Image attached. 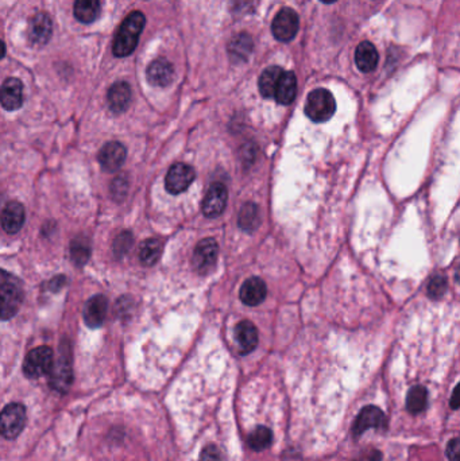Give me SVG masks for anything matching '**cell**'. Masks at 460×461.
Here are the masks:
<instances>
[{
    "label": "cell",
    "instance_id": "cell-9",
    "mask_svg": "<svg viewBox=\"0 0 460 461\" xmlns=\"http://www.w3.org/2000/svg\"><path fill=\"white\" fill-rule=\"evenodd\" d=\"M218 254H219V246L216 240L212 238L204 239L194 248L193 265L199 272L206 274L213 267L218 259Z\"/></svg>",
    "mask_w": 460,
    "mask_h": 461
},
{
    "label": "cell",
    "instance_id": "cell-26",
    "mask_svg": "<svg viewBox=\"0 0 460 461\" xmlns=\"http://www.w3.org/2000/svg\"><path fill=\"white\" fill-rule=\"evenodd\" d=\"M261 224V212L254 203H246L239 213V227L246 232H253Z\"/></svg>",
    "mask_w": 460,
    "mask_h": 461
},
{
    "label": "cell",
    "instance_id": "cell-37",
    "mask_svg": "<svg viewBox=\"0 0 460 461\" xmlns=\"http://www.w3.org/2000/svg\"><path fill=\"white\" fill-rule=\"evenodd\" d=\"M456 391H458V389H455V390H454V393H452V399H451V406H452V409H454V410H456V409L459 408V403H458V398H456Z\"/></svg>",
    "mask_w": 460,
    "mask_h": 461
},
{
    "label": "cell",
    "instance_id": "cell-21",
    "mask_svg": "<svg viewBox=\"0 0 460 461\" xmlns=\"http://www.w3.org/2000/svg\"><path fill=\"white\" fill-rule=\"evenodd\" d=\"M235 339L242 353H250L258 346V331L254 324L249 320L240 321L235 327Z\"/></svg>",
    "mask_w": 460,
    "mask_h": 461
},
{
    "label": "cell",
    "instance_id": "cell-34",
    "mask_svg": "<svg viewBox=\"0 0 460 461\" xmlns=\"http://www.w3.org/2000/svg\"><path fill=\"white\" fill-rule=\"evenodd\" d=\"M447 457L449 461H460L459 438H454L447 446Z\"/></svg>",
    "mask_w": 460,
    "mask_h": 461
},
{
    "label": "cell",
    "instance_id": "cell-12",
    "mask_svg": "<svg viewBox=\"0 0 460 461\" xmlns=\"http://www.w3.org/2000/svg\"><path fill=\"white\" fill-rule=\"evenodd\" d=\"M228 193L220 182H215L209 187L203 201V212L206 217H219L227 206Z\"/></svg>",
    "mask_w": 460,
    "mask_h": 461
},
{
    "label": "cell",
    "instance_id": "cell-6",
    "mask_svg": "<svg viewBox=\"0 0 460 461\" xmlns=\"http://www.w3.org/2000/svg\"><path fill=\"white\" fill-rule=\"evenodd\" d=\"M26 422V409L20 403H10L0 413V434L4 438H15Z\"/></svg>",
    "mask_w": 460,
    "mask_h": 461
},
{
    "label": "cell",
    "instance_id": "cell-15",
    "mask_svg": "<svg viewBox=\"0 0 460 461\" xmlns=\"http://www.w3.org/2000/svg\"><path fill=\"white\" fill-rule=\"evenodd\" d=\"M107 310H108L107 298L103 294H96L85 303L84 308L85 324L92 329L101 327L107 317Z\"/></svg>",
    "mask_w": 460,
    "mask_h": 461
},
{
    "label": "cell",
    "instance_id": "cell-11",
    "mask_svg": "<svg viewBox=\"0 0 460 461\" xmlns=\"http://www.w3.org/2000/svg\"><path fill=\"white\" fill-rule=\"evenodd\" d=\"M53 34L51 18L46 13H38L32 16L29 22L27 37L29 41L35 46L46 45Z\"/></svg>",
    "mask_w": 460,
    "mask_h": 461
},
{
    "label": "cell",
    "instance_id": "cell-36",
    "mask_svg": "<svg viewBox=\"0 0 460 461\" xmlns=\"http://www.w3.org/2000/svg\"><path fill=\"white\" fill-rule=\"evenodd\" d=\"M200 461H219V450L215 446H206L201 452Z\"/></svg>",
    "mask_w": 460,
    "mask_h": 461
},
{
    "label": "cell",
    "instance_id": "cell-30",
    "mask_svg": "<svg viewBox=\"0 0 460 461\" xmlns=\"http://www.w3.org/2000/svg\"><path fill=\"white\" fill-rule=\"evenodd\" d=\"M271 441H273V433L266 427L255 428L249 436V446L258 452L269 448Z\"/></svg>",
    "mask_w": 460,
    "mask_h": 461
},
{
    "label": "cell",
    "instance_id": "cell-33",
    "mask_svg": "<svg viewBox=\"0 0 460 461\" xmlns=\"http://www.w3.org/2000/svg\"><path fill=\"white\" fill-rule=\"evenodd\" d=\"M447 290V281L445 277L436 275L428 285V294L430 298H440Z\"/></svg>",
    "mask_w": 460,
    "mask_h": 461
},
{
    "label": "cell",
    "instance_id": "cell-1",
    "mask_svg": "<svg viewBox=\"0 0 460 461\" xmlns=\"http://www.w3.org/2000/svg\"><path fill=\"white\" fill-rule=\"evenodd\" d=\"M146 25V18L141 11H134L122 22L118 29L112 51L116 57H128L138 46L139 37Z\"/></svg>",
    "mask_w": 460,
    "mask_h": 461
},
{
    "label": "cell",
    "instance_id": "cell-17",
    "mask_svg": "<svg viewBox=\"0 0 460 461\" xmlns=\"http://www.w3.org/2000/svg\"><path fill=\"white\" fill-rule=\"evenodd\" d=\"M25 219L26 213L23 206L18 201H10L3 208V212L0 215V224L7 234H16L22 229Z\"/></svg>",
    "mask_w": 460,
    "mask_h": 461
},
{
    "label": "cell",
    "instance_id": "cell-3",
    "mask_svg": "<svg viewBox=\"0 0 460 461\" xmlns=\"http://www.w3.org/2000/svg\"><path fill=\"white\" fill-rule=\"evenodd\" d=\"M336 111V101L328 89L318 88L312 91L305 101L306 116L316 123L330 120Z\"/></svg>",
    "mask_w": 460,
    "mask_h": 461
},
{
    "label": "cell",
    "instance_id": "cell-24",
    "mask_svg": "<svg viewBox=\"0 0 460 461\" xmlns=\"http://www.w3.org/2000/svg\"><path fill=\"white\" fill-rule=\"evenodd\" d=\"M100 0H76L73 13L79 22L89 25L94 23L100 15Z\"/></svg>",
    "mask_w": 460,
    "mask_h": 461
},
{
    "label": "cell",
    "instance_id": "cell-8",
    "mask_svg": "<svg viewBox=\"0 0 460 461\" xmlns=\"http://www.w3.org/2000/svg\"><path fill=\"white\" fill-rule=\"evenodd\" d=\"M194 170L187 163H175L173 165L165 178L166 191L172 194H180L187 191L194 181Z\"/></svg>",
    "mask_w": 460,
    "mask_h": 461
},
{
    "label": "cell",
    "instance_id": "cell-7",
    "mask_svg": "<svg viewBox=\"0 0 460 461\" xmlns=\"http://www.w3.org/2000/svg\"><path fill=\"white\" fill-rule=\"evenodd\" d=\"M300 27L299 15L292 8H282L273 20L271 32L277 41L289 42L292 41Z\"/></svg>",
    "mask_w": 460,
    "mask_h": 461
},
{
    "label": "cell",
    "instance_id": "cell-14",
    "mask_svg": "<svg viewBox=\"0 0 460 461\" xmlns=\"http://www.w3.org/2000/svg\"><path fill=\"white\" fill-rule=\"evenodd\" d=\"M386 427V417L381 409L375 406H366L365 409L359 413L352 427L354 436H361L366 430L370 428L382 429Z\"/></svg>",
    "mask_w": 460,
    "mask_h": 461
},
{
    "label": "cell",
    "instance_id": "cell-13",
    "mask_svg": "<svg viewBox=\"0 0 460 461\" xmlns=\"http://www.w3.org/2000/svg\"><path fill=\"white\" fill-rule=\"evenodd\" d=\"M0 104L7 111H16L23 104V84L19 79L10 77L0 87Z\"/></svg>",
    "mask_w": 460,
    "mask_h": 461
},
{
    "label": "cell",
    "instance_id": "cell-16",
    "mask_svg": "<svg viewBox=\"0 0 460 461\" xmlns=\"http://www.w3.org/2000/svg\"><path fill=\"white\" fill-rule=\"evenodd\" d=\"M146 77L147 81L154 87H159V88L168 87L175 79V68L165 58L154 60L147 66Z\"/></svg>",
    "mask_w": 460,
    "mask_h": 461
},
{
    "label": "cell",
    "instance_id": "cell-38",
    "mask_svg": "<svg viewBox=\"0 0 460 461\" xmlns=\"http://www.w3.org/2000/svg\"><path fill=\"white\" fill-rule=\"evenodd\" d=\"M4 54H6V45H4V42L0 39V60L4 57Z\"/></svg>",
    "mask_w": 460,
    "mask_h": 461
},
{
    "label": "cell",
    "instance_id": "cell-19",
    "mask_svg": "<svg viewBox=\"0 0 460 461\" xmlns=\"http://www.w3.org/2000/svg\"><path fill=\"white\" fill-rule=\"evenodd\" d=\"M131 96H132L131 88L128 82L125 81L115 82L107 94L110 110L113 113H122L126 111L131 103Z\"/></svg>",
    "mask_w": 460,
    "mask_h": 461
},
{
    "label": "cell",
    "instance_id": "cell-31",
    "mask_svg": "<svg viewBox=\"0 0 460 461\" xmlns=\"http://www.w3.org/2000/svg\"><path fill=\"white\" fill-rule=\"evenodd\" d=\"M132 241H134V238H132V234L130 231L120 232L113 240V247L112 248H113L115 256L118 259H120V258H123L125 255L128 254L131 246H132Z\"/></svg>",
    "mask_w": 460,
    "mask_h": 461
},
{
    "label": "cell",
    "instance_id": "cell-35",
    "mask_svg": "<svg viewBox=\"0 0 460 461\" xmlns=\"http://www.w3.org/2000/svg\"><path fill=\"white\" fill-rule=\"evenodd\" d=\"M382 453L378 449H370V450H365L361 455H358L355 459L351 461H381Z\"/></svg>",
    "mask_w": 460,
    "mask_h": 461
},
{
    "label": "cell",
    "instance_id": "cell-20",
    "mask_svg": "<svg viewBox=\"0 0 460 461\" xmlns=\"http://www.w3.org/2000/svg\"><path fill=\"white\" fill-rule=\"evenodd\" d=\"M253 49H254L253 38L246 32H240L231 39L228 45V56L232 63L240 64L247 61V58L253 53Z\"/></svg>",
    "mask_w": 460,
    "mask_h": 461
},
{
    "label": "cell",
    "instance_id": "cell-32",
    "mask_svg": "<svg viewBox=\"0 0 460 461\" xmlns=\"http://www.w3.org/2000/svg\"><path fill=\"white\" fill-rule=\"evenodd\" d=\"M128 191V181L126 175H118L111 184V194L113 200L122 201Z\"/></svg>",
    "mask_w": 460,
    "mask_h": 461
},
{
    "label": "cell",
    "instance_id": "cell-18",
    "mask_svg": "<svg viewBox=\"0 0 460 461\" xmlns=\"http://www.w3.org/2000/svg\"><path fill=\"white\" fill-rule=\"evenodd\" d=\"M268 294L266 284L258 278H249L240 287V300L247 306H256L263 303Z\"/></svg>",
    "mask_w": 460,
    "mask_h": 461
},
{
    "label": "cell",
    "instance_id": "cell-2",
    "mask_svg": "<svg viewBox=\"0 0 460 461\" xmlns=\"http://www.w3.org/2000/svg\"><path fill=\"white\" fill-rule=\"evenodd\" d=\"M23 303L22 282L8 271L0 269V320L14 317Z\"/></svg>",
    "mask_w": 460,
    "mask_h": 461
},
{
    "label": "cell",
    "instance_id": "cell-23",
    "mask_svg": "<svg viewBox=\"0 0 460 461\" xmlns=\"http://www.w3.org/2000/svg\"><path fill=\"white\" fill-rule=\"evenodd\" d=\"M297 95V77L293 72H284L277 84L274 97L280 104H290Z\"/></svg>",
    "mask_w": 460,
    "mask_h": 461
},
{
    "label": "cell",
    "instance_id": "cell-25",
    "mask_svg": "<svg viewBox=\"0 0 460 461\" xmlns=\"http://www.w3.org/2000/svg\"><path fill=\"white\" fill-rule=\"evenodd\" d=\"M284 70L280 66H269L268 69H265L259 77L258 85H259V92L261 95L266 99L274 97L275 94V88L277 84L281 79Z\"/></svg>",
    "mask_w": 460,
    "mask_h": 461
},
{
    "label": "cell",
    "instance_id": "cell-22",
    "mask_svg": "<svg viewBox=\"0 0 460 461\" xmlns=\"http://www.w3.org/2000/svg\"><path fill=\"white\" fill-rule=\"evenodd\" d=\"M378 61H380L378 51L371 42L363 41L358 45V48L355 50V64L361 72L370 73L375 70Z\"/></svg>",
    "mask_w": 460,
    "mask_h": 461
},
{
    "label": "cell",
    "instance_id": "cell-10",
    "mask_svg": "<svg viewBox=\"0 0 460 461\" xmlns=\"http://www.w3.org/2000/svg\"><path fill=\"white\" fill-rule=\"evenodd\" d=\"M128 157V150L120 142H108L104 144L99 153V162L104 172L119 170Z\"/></svg>",
    "mask_w": 460,
    "mask_h": 461
},
{
    "label": "cell",
    "instance_id": "cell-29",
    "mask_svg": "<svg viewBox=\"0 0 460 461\" xmlns=\"http://www.w3.org/2000/svg\"><path fill=\"white\" fill-rule=\"evenodd\" d=\"M70 256L76 266H84L91 258L89 240L85 238L73 239L70 244Z\"/></svg>",
    "mask_w": 460,
    "mask_h": 461
},
{
    "label": "cell",
    "instance_id": "cell-28",
    "mask_svg": "<svg viewBox=\"0 0 460 461\" xmlns=\"http://www.w3.org/2000/svg\"><path fill=\"white\" fill-rule=\"evenodd\" d=\"M427 400H428V393L425 387L414 386L408 393L406 409L413 414L421 413L427 406Z\"/></svg>",
    "mask_w": 460,
    "mask_h": 461
},
{
    "label": "cell",
    "instance_id": "cell-5",
    "mask_svg": "<svg viewBox=\"0 0 460 461\" xmlns=\"http://www.w3.org/2000/svg\"><path fill=\"white\" fill-rule=\"evenodd\" d=\"M54 363V355L51 348L46 346L37 347L29 352L23 363V372L30 379H38L50 374Z\"/></svg>",
    "mask_w": 460,
    "mask_h": 461
},
{
    "label": "cell",
    "instance_id": "cell-4",
    "mask_svg": "<svg viewBox=\"0 0 460 461\" xmlns=\"http://www.w3.org/2000/svg\"><path fill=\"white\" fill-rule=\"evenodd\" d=\"M72 383V356H70V346L69 341L64 340L60 348V355L53 363L50 371V386L60 391H68Z\"/></svg>",
    "mask_w": 460,
    "mask_h": 461
},
{
    "label": "cell",
    "instance_id": "cell-27",
    "mask_svg": "<svg viewBox=\"0 0 460 461\" xmlns=\"http://www.w3.org/2000/svg\"><path fill=\"white\" fill-rule=\"evenodd\" d=\"M162 254V243L158 239H147L139 247V260L144 266H153Z\"/></svg>",
    "mask_w": 460,
    "mask_h": 461
},
{
    "label": "cell",
    "instance_id": "cell-39",
    "mask_svg": "<svg viewBox=\"0 0 460 461\" xmlns=\"http://www.w3.org/2000/svg\"><path fill=\"white\" fill-rule=\"evenodd\" d=\"M320 1H323V3H325V4H331V3H335L336 0H320Z\"/></svg>",
    "mask_w": 460,
    "mask_h": 461
}]
</instances>
